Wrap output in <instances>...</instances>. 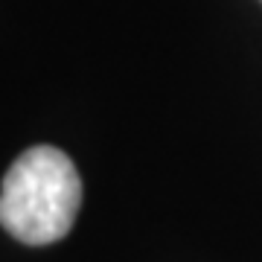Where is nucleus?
Returning a JSON list of instances; mask_svg holds the SVG:
<instances>
[{"instance_id": "f257e3e1", "label": "nucleus", "mask_w": 262, "mask_h": 262, "mask_svg": "<svg viewBox=\"0 0 262 262\" xmlns=\"http://www.w3.org/2000/svg\"><path fill=\"white\" fill-rule=\"evenodd\" d=\"M79 204V172L53 146H32L18 155L0 184V225L24 245H50L67 236Z\"/></svg>"}]
</instances>
